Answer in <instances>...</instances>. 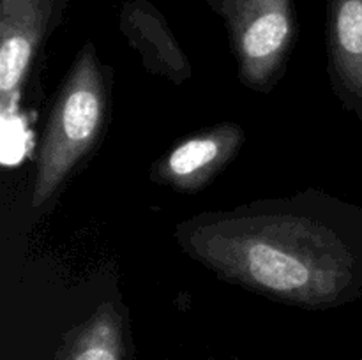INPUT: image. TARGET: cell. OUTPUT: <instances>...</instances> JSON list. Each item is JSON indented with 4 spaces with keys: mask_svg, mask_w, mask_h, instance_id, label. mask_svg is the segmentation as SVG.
Segmentation results:
<instances>
[{
    "mask_svg": "<svg viewBox=\"0 0 362 360\" xmlns=\"http://www.w3.org/2000/svg\"><path fill=\"white\" fill-rule=\"evenodd\" d=\"M64 0H0V112L16 109Z\"/></svg>",
    "mask_w": 362,
    "mask_h": 360,
    "instance_id": "cell-4",
    "label": "cell"
},
{
    "mask_svg": "<svg viewBox=\"0 0 362 360\" xmlns=\"http://www.w3.org/2000/svg\"><path fill=\"white\" fill-rule=\"evenodd\" d=\"M209 6L225 21L240 83L260 94L274 90L297 41L292 0H209Z\"/></svg>",
    "mask_w": 362,
    "mask_h": 360,
    "instance_id": "cell-3",
    "label": "cell"
},
{
    "mask_svg": "<svg viewBox=\"0 0 362 360\" xmlns=\"http://www.w3.org/2000/svg\"><path fill=\"white\" fill-rule=\"evenodd\" d=\"M246 143V131L237 122H219L191 134L152 162L148 179L179 193L207 187Z\"/></svg>",
    "mask_w": 362,
    "mask_h": 360,
    "instance_id": "cell-5",
    "label": "cell"
},
{
    "mask_svg": "<svg viewBox=\"0 0 362 360\" xmlns=\"http://www.w3.org/2000/svg\"><path fill=\"white\" fill-rule=\"evenodd\" d=\"M112 74L94 42H85L49 104L35 159L32 210H42L55 200L101 143L110 116Z\"/></svg>",
    "mask_w": 362,
    "mask_h": 360,
    "instance_id": "cell-2",
    "label": "cell"
},
{
    "mask_svg": "<svg viewBox=\"0 0 362 360\" xmlns=\"http://www.w3.org/2000/svg\"><path fill=\"white\" fill-rule=\"evenodd\" d=\"M359 360H362V359H359Z\"/></svg>",
    "mask_w": 362,
    "mask_h": 360,
    "instance_id": "cell-9",
    "label": "cell"
},
{
    "mask_svg": "<svg viewBox=\"0 0 362 360\" xmlns=\"http://www.w3.org/2000/svg\"><path fill=\"white\" fill-rule=\"evenodd\" d=\"M120 30L141 59L147 73L165 78L173 85H182L193 78V66L168 23L147 0L124 6Z\"/></svg>",
    "mask_w": 362,
    "mask_h": 360,
    "instance_id": "cell-7",
    "label": "cell"
},
{
    "mask_svg": "<svg viewBox=\"0 0 362 360\" xmlns=\"http://www.w3.org/2000/svg\"><path fill=\"white\" fill-rule=\"evenodd\" d=\"M325 42L332 92L362 122V0H329Z\"/></svg>",
    "mask_w": 362,
    "mask_h": 360,
    "instance_id": "cell-6",
    "label": "cell"
},
{
    "mask_svg": "<svg viewBox=\"0 0 362 360\" xmlns=\"http://www.w3.org/2000/svg\"><path fill=\"white\" fill-rule=\"evenodd\" d=\"M129 323L126 307L108 300L78 325L66 339L60 360H127Z\"/></svg>",
    "mask_w": 362,
    "mask_h": 360,
    "instance_id": "cell-8",
    "label": "cell"
},
{
    "mask_svg": "<svg viewBox=\"0 0 362 360\" xmlns=\"http://www.w3.org/2000/svg\"><path fill=\"white\" fill-rule=\"evenodd\" d=\"M173 236L218 279L274 302L325 311L362 295V205L320 189L200 212Z\"/></svg>",
    "mask_w": 362,
    "mask_h": 360,
    "instance_id": "cell-1",
    "label": "cell"
}]
</instances>
